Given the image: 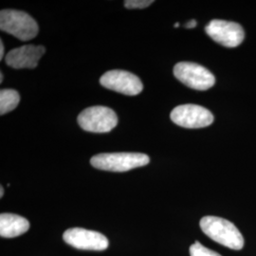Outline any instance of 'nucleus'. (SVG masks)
Listing matches in <instances>:
<instances>
[{
  "instance_id": "1",
  "label": "nucleus",
  "mask_w": 256,
  "mask_h": 256,
  "mask_svg": "<svg viewBox=\"0 0 256 256\" xmlns=\"http://www.w3.org/2000/svg\"><path fill=\"white\" fill-rule=\"evenodd\" d=\"M202 232L220 245L239 250L244 247V238L234 223L218 216H204L200 220Z\"/></svg>"
},
{
  "instance_id": "2",
  "label": "nucleus",
  "mask_w": 256,
  "mask_h": 256,
  "mask_svg": "<svg viewBox=\"0 0 256 256\" xmlns=\"http://www.w3.org/2000/svg\"><path fill=\"white\" fill-rule=\"evenodd\" d=\"M150 158L142 153H104L92 156L93 167L110 172H126L148 164Z\"/></svg>"
},
{
  "instance_id": "3",
  "label": "nucleus",
  "mask_w": 256,
  "mask_h": 256,
  "mask_svg": "<svg viewBox=\"0 0 256 256\" xmlns=\"http://www.w3.org/2000/svg\"><path fill=\"white\" fill-rule=\"evenodd\" d=\"M0 28L22 41L32 40L38 34L36 21L27 12L16 10H1Z\"/></svg>"
},
{
  "instance_id": "4",
  "label": "nucleus",
  "mask_w": 256,
  "mask_h": 256,
  "mask_svg": "<svg viewBox=\"0 0 256 256\" xmlns=\"http://www.w3.org/2000/svg\"><path fill=\"white\" fill-rule=\"evenodd\" d=\"M78 124L82 129L92 133H108L118 124V117L106 106H92L82 110L78 116Z\"/></svg>"
},
{
  "instance_id": "5",
  "label": "nucleus",
  "mask_w": 256,
  "mask_h": 256,
  "mask_svg": "<svg viewBox=\"0 0 256 256\" xmlns=\"http://www.w3.org/2000/svg\"><path fill=\"white\" fill-rule=\"evenodd\" d=\"M174 75L185 86L196 90H207L216 82V78L210 70L200 64L190 62L176 64Z\"/></svg>"
},
{
  "instance_id": "6",
  "label": "nucleus",
  "mask_w": 256,
  "mask_h": 256,
  "mask_svg": "<svg viewBox=\"0 0 256 256\" xmlns=\"http://www.w3.org/2000/svg\"><path fill=\"white\" fill-rule=\"evenodd\" d=\"M206 34L216 43L226 48H236L244 40L243 28L236 22L214 19L205 28Z\"/></svg>"
},
{
  "instance_id": "7",
  "label": "nucleus",
  "mask_w": 256,
  "mask_h": 256,
  "mask_svg": "<svg viewBox=\"0 0 256 256\" xmlns=\"http://www.w3.org/2000/svg\"><path fill=\"white\" fill-rule=\"evenodd\" d=\"M170 117L176 124L185 128H206L214 122L210 110L191 104L176 106L172 110Z\"/></svg>"
},
{
  "instance_id": "8",
  "label": "nucleus",
  "mask_w": 256,
  "mask_h": 256,
  "mask_svg": "<svg viewBox=\"0 0 256 256\" xmlns=\"http://www.w3.org/2000/svg\"><path fill=\"white\" fill-rule=\"evenodd\" d=\"M102 86L106 88L119 92L124 95L135 96L144 90L142 82L135 74L126 70H110L100 79Z\"/></svg>"
},
{
  "instance_id": "9",
  "label": "nucleus",
  "mask_w": 256,
  "mask_h": 256,
  "mask_svg": "<svg viewBox=\"0 0 256 256\" xmlns=\"http://www.w3.org/2000/svg\"><path fill=\"white\" fill-rule=\"evenodd\" d=\"M63 239L70 246L84 250H104L110 245L108 239L101 232L82 228L66 230Z\"/></svg>"
},
{
  "instance_id": "10",
  "label": "nucleus",
  "mask_w": 256,
  "mask_h": 256,
  "mask_svg": "<svg viewBox=\"0 0 256 256\" xmlns=\"http://www.w3.org/2000/svg\"><path fill=\"white\" fill-rule=\"evenodd\" d=\"M46 52L43 46L25 45L14 48L6 56V64L14 68H34Z\"/></svg>"
},
{
  "instance_id": "11",
  "label": "nucleus",
  "mask_w": 256,
  "mask_h": 256,
  "mask_svg": "<svg viewBox=\"0 0 256 256\" xmlns=\"http://www.w3.org/2000/svg\"><path fill=\"white\" fill-rule=\"evenodd\" d=\"M30 229V222L23 216L14 214H1L0 236L1 238H14L19 236Z\"/></svg>"
},
{
  "instance_id": "12",
  "label": "nucleus",
  "mask_w": 256,
  "mask_h": 256,
  "mask_svg": "<svg viewBox=\"0 0 256 256\" xmlns=\"http://www.w3.org/2000/svg\"><path fill=\"white\" fill-rule=\"evenodd\" d=\"M20 96L14 90H1L0 92V114L4 115L18 106Z\"/></svg>"
},
{
  "instance_id": "13",
  "label": "nucleus",
  "mask_w": 256,
  "mask_h": 256,
  "mask_svg": "<svg viewBox=\"0 0 256 256\" xmlns=\"http://www.w3.org/2000/svg\"><path fill=\"white\" fill-rule=\"evenodd\" d=\"M190 256H221L216 252L204 247L200 242H196L189 248Z\"/></svg>"
},
{
  "instance_id": "14",
  "label": "nucleus",
  "mask_w": 256,
  "mask_h": 256,
  "mask_svg": "<svg viewBox=\"0 0 256 256\" xmlns=\"http://www.w3.org/2000/svg\"><path fill=\"white\" fill-rule=\"evenodd\" d=\"M154 3L153 0H126L124 6L128 9H144Z\"/></svg>"
},
{
  "instance_id": "15",
  "label": "nucleus",
  "mask_w": 256,
  "mask_h": 256,
  "mask_svg": "<svg viewBox=\"0 0 256 256\" xmlns=\"http://www.w3.org/2000/svg\"><path fill=\"white\" fill-rule=\"evenodd\" d=\"M196 26V20H191V21H189L185 25V27L187 28H194Z\"/></svg>"
},
{
  "instance_id": "16",
  "label": "nucleus",
  "mask_w": 256,
  "mask_h": 256,
  "mask_svg": "<svg viewBox=\"0 0 256 256\" xmlns=\"http://www.w3.org/2000/svg\"><path fill=\"white\" fill-rule=\"evenodd\" d=\"M3 56H4V45H3V42L0 41V60L3 59Z\"/></svg>"
},
{
  "instance_id": "17",
  "label": "nucleus",
  "mask_w": 256,
  "mask_h": 256,
  "mask_svg": "<svg viewBox=\"0 0 256 256\" xmlns=\"http://www.w3.org/2000/svg\"><path fill=\"white\" fill-rule=\"evenodd\" d=\"M0 190H1V192H0V198H2V196H3V194H4V190H3V186H1Z\"/></svg>"
},
{
  "instance_id": "18",
  "label": "nucleus",
  "mask_w": 256,
  "mask_h": 256,
  "mask_svg": "<svg viewBox=\"0 0 256 256\" xmlns=\"http://www.w3.org/2000/svg\"><path fill=\"white\" fill-rule=\"evenodd\" d=\"M178 26H180V23H176L174 24V28H178Z\"/></svg>"
},
{
  "instance_id": "19",
  "label": "nucleus",
  "mask_w": 256,
  "mask_h": 256,
  "mask_svg": "<svg viewBox=\"0 0 256 256\" xmlns=\"http://www.w3.org/2000/svg\"><path fill=\"white\" fill-rule=\"evenodd\" d=\"M3 81V74H1V80H0V82H2Z\"/></svg>"
}]
</instances>
